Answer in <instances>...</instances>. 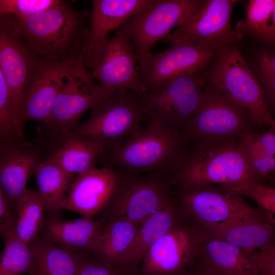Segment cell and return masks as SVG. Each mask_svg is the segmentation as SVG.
I'll use <instances>...</instances> for the list:
<instances>
[{
	"label": "cell",
	"mask_w": 275,
	"mask_h": 275,
	"mask_svg": "<svg viewBox=\"0 0 275 275\" xmlns=\"http://www.w3.org/2000/svg\"><path fill=\"white\" fill-rule=\"evenodd\" d=\"M89 13L62 1L26 17L1 16L0 21L20 37L38 58L62 62L81 57L89 38L86 22Z\"/></svg>",
	"instance_id": "cell-1"
},
{
	"label": "cell",
	"mask_w": 275,
	"mask_h": 275,
	"mask_svg": "<svg viewBox=\"0 0 275 275\" xmlns=\"http://www.w3.org/2000/svg\"><path fill=\"white\" fill-rule=\"evenodd\" d=\"M173 169L175 180L182 189L255 180L242 153L239 138L198 142L190 152L182 154Z\"/></svg>",
	"instance_id": "cell-2"
},
{
	"label": "cell",
	"mask_w": 275,
	"mask_h": 275,
	"mask_svg": "<svg viewBox=\"0 0 275 275\" xmlns=\"http://www.w3.org/2000/svg\"><path fill=\"white\" fill-rule=\"evenodd\" d=\"M208 67L206 84L244 110L254 125L275 127L262 90L237 45L219 50Z\"/></svg>",
	"instance_id": "cell-3"
},
{
	"label": "cell",
	"mask_w": 275,
	"mask_h": 275,
	"mask_svg": "<svg viewBox=\"0 0 275 275\" xmlns=\"http://www.w3.org/2000/svg\"><path fill=\"white\" fill-rule=\"evenodd\" d=\"M181 132L150 120L108 151L109 161L127 174L174 169L182 154Z\"/></svg>",
	"instance_id": "cell-4"
},
{
	"label": "cell",
	"mask_w": 275,
	"mask_h": 275,
	"mask_svg": "<svg viewBox=\"0 0 275 275\" xmlns=\"http://www.w3.org/2000/svg\"><path fill=\"white\" fill-rule=\"evenodd\" d=\"M81 58L85 68L107 97L124 91L141 95L146 90L133 46L118 29L111 38L86 49Z\"/></svg>",
	"instance_id": "cell-5"
},
{
	"label": "cell",
	"mask_w": 275,
	"mask_h": 275,
	"mask_svg": "<svg viewBox=\"0 0 275 275\" xmlns=\"http://www.w3.org/2000/svg\"><path fill=\"white\" fill-rule=\"evenodd\" d=\"M206 68L147 89L138 95L145 118L181 132L186 130L202 101Z\"/></svg>",
	"instance_id": "cell-6"
},
{
	"label": "cell",
	"mask_w": 275,
	"mask_h": 275,
	"mask_svg": "<svg viewBox=\"0 0 275 275\" xmlns=\"http://www.w3.org/2000/svg\"><path fill=\"white\" fill-rule=\"evenodd\" d=\"M91 109L89 118L71 131L95 142L104 151L116 147L134 133L145 118L138 95L131 91L107 97Z\"/></svg>",
	"instance_id": "cell-7"
},
{
	"label": "cell",
	"mask_w": 275,
	"mask_h": 275,
	"mask_svg": "<svg viewBox=\"0 0 275 275\" xmlns=\"http://www.w3.org/2000/svg\"><path fill=\"white\" fill-rule=\"evenodd\" d=\"M201 0H149L118 29L132 44L138 63L151 52L159 40L182 25Z\"/></svg>",
	"instance_id": "cell-8"
},
{
	"label": "cell",
	"mask_w": 275,
	"mask_h": 275,
	"mask_svg": "<svg viewBox=\"0 0 275 275\" xmlns=\"http://www.w3.org/2000/svg\"><path fill=\"white\" fill-rule=\"evenodd\" d=\"M239 0H201L188 18L166 38L172 44L191 43L216 50L237 45L244 36L231 26L233 8Z\"/></svg>",
	"instance_id": "cell-9"
},
{
	"label": "cell",
	"mask_w": 275,
	"mask_h": 275,
	"mask_svg": "<svg viewBox=\"0 0 275 275\" xmlns=\"http://www.w3.org/2000/svg\"><path fill=\"white\" fill-rule=\"evenodd\" d=\"M107 97L85 68L82 58L73 60L62 78L48 128L52 133L72 130L88 109Z\"/></svg>",
	"instance_id": "cell-10"
},
{
	"label": "cell",
	"mask_w": 275,
	"mask_h": 275,
	"mask_svg": "<svg viewBox=\"0 0 275 275\" xmlns=\"http://www.w3.org/2000/svg\"><path fill=\"white\" fill-rule=\"evenodd\" d=\"M249 114L204 83L201 104L186 129L198 142L239 138L253 132Z\"/></svg>",
	"instance_id": "cell-11"
},
{
	"label": "cell",
	"mask_w": 275,
	"mask_h": 275,
	"mask_svg": "<svg viewBox=\"0 0 275 275\" xmlns=\"http://www.w3.org/2000/svg\"><path fill=\"white\" fill-rule=\"evenodd\" d=\"M209 236L201 225L177 223L152 244L142 260L143 275H180L199 256Z\"/></svg>",
	"instance_id": "cell-12"
},
{
	"label": "cell",
	"mask_w": 275,
	"mask_h": 275,
	"mask_svg": "<svg viewBox=\"0 0 275 275\" xmlns=\"http://www.w3.org/2000/svg\"><path fill=\"white\" fill-rule=\"evenodd\" d=\"M218 51L197 44H172L166 50L143 58L138 63L139 75L147 90L204 69Z\"/></svg>",
	"instance_id": "cell-13"
},
{
	"label": "cell",
	"mask_w": 275,
	"mask_h": 275,
	"mask_svg": "<svg viewBox=\"0 0 275 275\" xmlns=\"http://www.w3.org/2000/svg\"><path fill=\"white\" fill-rule=\"evenodd\" d=\"M183 190L181 199L185 209L200 225L235 219L268 222L261 210L252 207L241 195L221 185L201 186Z\"/></svg>",
	"instance_id": "cell-14"
},
{
	"label": "cell",
	"mask_w": 275,
	"mask_h": 275,
	"mask_svg": "<svg viewBox=\"0 0 275 275\" xmlns=\"http://www.w3.org/2000/svg\"><path fill=\"white\" fill-rule=\"evenodd\" d=\"M121 174L118 186L108 204L113 210V219L140 226L171 201L166 186L157 178Z\"/></svg>",
	"instance_id": "cell-15"
},
{
	"label": "cell",
	"mask_w": 275,
	"mask_h": 275,
	"mask_svg": "<svg viewBox=\"0 0 275 275\" xmlns=\"http://www.w3.org/2000/svg\"><path fill=\"white\" fill-rule=\"evenodd\" d=\"M26 45L7 25L0 22V68L9 95L11 117L19 135L24 138L19 114L24 91L38 60Z\"/></svg>",
	"instance_id": "cell-16"
},
{
	"label": "cell",
	"mask_w": 275,
	"mask_h": 275,
	"mask_svg": "<svg viewBox=\"0 0 275 275\" xmlns=\"http://www.w3.org/2000/svg\"><path fill=\"white\" fill-rule=\"evenodd\" d=\"M75 59L62 62L38 59L22 98L19 120L22 127L24 123L30 120L38 121L48 126L62 78L69 65Z\"/></svg>",
	"instance_id": "cell-17"
},
{
	"label": "cell",
	"mask_w": 275,
	"mask_h": 275,
	"mask_svg": "<svg viewBox=\"0 0 275 275\" xmlns=\"http://www.w3.org/2000/svg\"><path fill=\"white\" fill-rule=\"evenodd\" d=\"M121 176V173L109 167H95L77 175L72 181L59 209L69 210L91 219L107 205Z\"/></svg>",
	"instance_id": "cell-18"
},
{
	"label": "cell",
	"mask_w": 275,
	"mask_h": 275,
	"mask_svg": "<svg viewBox=\"0 0 275 275\" xmlns=\"http://www.w3.org/2000/svg\"><path fill=\"white\" fill-rule=\"evenodd\" d=\"M42 159L38 150L24 139L0 141V187L16 214L19 198Z\"/></svg>",
	"instance_id": "cell-19"
},
{
	"label": "cell",
	"mask_w": 275,
	"mask_h": 275,
	"mask_svg": "<svg viewBox=\"0 0 275 275\" xmlns=\"http://www.w3.org/2000/svg\"><path fill=\"white\" fill-rule=\"evenodd\" d=\"M105 227L99 221L84 217L70 221L53 218L44 222L40 237L69 251H93Z\"/></svg>",
	"instance_id": "cell-20"
},
{
	"label": "cell",
	"mask_w": 275,
	"mask_h": 275,
	"mask_svg": "<svg viewBox=\"0 0 275 275\" xmlns=\"http://www.w3.org/2000/svg\"><path fill=\"white\" fill-rule=\"evenodd\" d=\"M53 134L57 137V142L47 158L70 174L78 175L93 169L105 152L98 143L75 135L71 131Z\"/></svg>",
	"instance_id": "cell-21"
},
{
	"label": "cell",
	"mask_w": 275,
	"mask_h": 275,
	"mask_svg": "<svg viewBox=\"0 0 275 275\" xmlns=\"http://www.w3.org/2000/svg\"><path fill=\"white\" fill-rule=\"evenodd\" d=\"M201 226L209 236L244 250H256L274 245L273 226L265 220L235 219Z\"/></svg>",
	"instance_id": "cell-22"
},
{
	"label": "cell",
	"mask_w": 275,
	"mask_h": 275,
	"mask_svg": "<svg viewBox=\"0 0 275 275\" xmlns=\"http://www.w3.org/2000/svg\"><path fill=\"white\" fill-rule=\"evenodd\" d=\"M149 0H94L87 49L108 38Z\"/></svg>",
	"instance_id": "cell-23"
},
{
	"label": "cell",
	"mask_w": 275,
	"mask_h": 275,
	"mask_svg": "<svg viewBox=\"0 0 275 275\" xmlns=\"http://www.w3.org/2000/svg\"><path fill=\"white\" fill-rule=\"evenodd\" d=\"M177 223L175 207L170 201L140 225L121 267L128 268L138 264L148 248Z\"/></svg>",
	"instance_id": "cell-24"
},
{
	"label": "cell",
	"mask_w": 275,
	"mask_h": 275,
	"mask_svg": "<svg viewBox=\"0 0 275 275\" xmlns=\"http://www.w3.org/2000/svg\"><path fill=\"white\" fill-rule=\"evenodd\" d=\"M37 275H77L87 257L63 249L41 237L30 244Z\"/></svg>",
	"instance_id": "cell-25"
},
{
	"label": "cell",
	"mask_w": 275,
	"mask_h": 275,
	"mask_svg": "<svg viewBox=\"0 0 275 275\" xmlns=\"http://www.w3.org/2000/svg\"><path fill=\"white\" fill-rule=\"evenodd\" d=\"M199 256L225 275H257L246 251L210 236L203 243Z\"/></svg>",
	"instance_id": "cell-26"
},
{
	"label": "cell",
	"mask_w": 275,
	"mask_h": 275,
	"mask_svg": "<svg viewBox=\"0 0 275 275\" xmlns=\"http://www.w3.org/2000/svg\"><path fill=\"white\" fill-rule=\"evenodd\" d=\"M245 19L240 20L235 31L257 42L269 46L275 43V1L249 0Z\"/></svg>",
	"instance_id": "cell-27"
},
{
	"label": "cell",
	"mask_w": 275,
	"mask_h": 275,
	"mask_svg": "<svg viewBox=\"0 0 275 275\" xmlns=\"http://www.w3.org/2000/svg\"><path fill=\"white\" fill-rule=\"evenodd\" d=\"M140 226L123 219H113L93 251L97 258L118 268L135 237Z\"/></svg>",
	"instance_id": "cell-28"
},
{
	"label": "cell",
	"mask_w": 275,
	"mask_h": 275,
	"mask_svg": "<svg viewBox=\"0 0 275 275\" xmlns=\"http://www.w3.org/2000/svg\"><path fill=\"white\" fill-rule=\"evenodd\" d=\"M34 173L38 185L37 191L45 211L59 209L73 175L65 172L47 157L41 159Z\"/></svg>",
	"instance_id": "cell-29"
},
{
	"label": "cell",
	"mask_w": 275,
	"mask_h": 275,
	"mask_svg": "<svg viewBox=\"0 0 275 275\" xmlns=\"http://www.w3.org/2000/svg\"><path fill=\"white\" fill-rule=\"evenodd\" d=\"M44 211L37 191L26 187L19 198L16 209L15 233L21 241L30 245L39 237L44 224Z\"/></svg>",
	"instance_id": "cell-30"
},
{
	"label": "cell",
	"mask_w": 275,
	"mask_h": 275,
	"mask_svg": "<svg viewBox=\"0 0 275 275\" xmlns=\"http://www.w3.org/2000/svg\"><path fill=\"white\" fill-rule=\"evenodd\" d=\"M259 83L265 101L272 113L275 109V49L263 45L254 50L245 60Z\"/></svg>",
	"instance_id": "cell-31"
},
{
	"label": "cell",
	"mask_w": 275,
	"mask_h": 275,
	"mask_svg": "<svg viewBox=\"0 0 275 275\" xmlns=\"http://www.w3.org/2000/svg\"><path fill=\"white\" fill-rule=\"evenodd\" d=\"M0 253V275L31 274L36 270L35 257L30 245L14 233L4 240Z\"/></svg>",
	"instance_id": "cell-32"
},
{
	"label": "cell",
	"mask_w": 275,
	"mask_h": 275,
	"mask_svg": "<svg viewBox=\"0 0 275 275\" xmlns=\"http://www.w3.org/2000/svg\"><path fill=\"white\" fill-rule=\"evenodd\" d=\"M240 147L253 178L261 181L275 169V156L269 154L252 132L239 138Z\"/></svg>",
	"instance_id": "cell-33"
},
{
	"label": "cell",
	"mask_w": 275,
	"mask_h": 275,
	"mask_svg": "<svg viewBox=\"0 0 275 275\" xmlns=\"http://www.w3.org/2000/svg\"><path fill=\"white\" fill-rule=\"evenodd\" d=\"M222 186L235 192L242 197L245 196L255 201L264 211L268 222L274 225V188L265 185L260 181L254 180H248L235 185Z\"/></svg>",
	"instance_id": "cell-34"
},
{
	"label": "cell",
	"mask_w": 275,
	"mask_h": 275,
	"mask_svg": "<svg viewBox=\"0 0 275 275\" xmlns=\"http://www.w3.org/2000/svg\"><path fill=\"white\" fill-rule=\"evenodd\" d=\"M61 0H0V16L22 18L60 4Z\"/></svg>",
	"instance_id": "cell-35"
},
{
	"label": "cell",
	"mask_w": 275,
	"mask_h": 275,
	"mask_svg": "<svg viewBox=\"0 0 275 275\" xmlns=\"http://www.w3.org/2000/svg\"><path fill=\"white\" fill-rule=\"evenodd\" d=\"M16 138L23 139L18 134L11 117L9 91L0 68V141Z\"/></svg>",
	"instance_id": "cell-36"
},
{
	"label": "cell",
	"mask_w": 275,
	"mask_h": 275,
	"mask_svg": "<svg viewBox=\"0 0 275 275\" xmlns=\"http://www.w3.org/2000/svg\"><path fill=\"white\" fill-rule=\"evenodd\" d=\"M246 251L254 265L257 275H275L274 245Z\"/></svg>",
	"instance_id": "cell-37"
},
{
	"label": "cell",
	"mask_w": 275,
	"mask_h": 275,
	"mask_svg": "<svg viewBox=\"0 0 275 275\" xmlns=\"http://www.w3.org/2000/svg\"><path fill=\"white\" fill-rule=\"evenodd\" d=\"M16 215L0 187V236L4 240L15 233Z\"/></svg>",
	"instance_id": "cell-38"
},
{
	"label": "cell",
	"mask_w": 275,
	"mask_h": 275,
	"mask_svg": "<svg viewBox=\"0 0 275 275\" xmlns=\"http://www.w3.org/2000/svg\"><path fill=\"white\" fill-rule=\"evenodd\" d=\"M77 275H121L119 268L98 258H87Z\"/></svg>",
	"instance_id": "cell-39"
},
{
	"label": "cell",
	"mask_w": 275,
	"mask_h": 275,
	"mask_svg": "<svg viewBox=\"0 0 275 275\" xmlns=\"http://www.w3.org/2000/svg\"><path fill=\"white\" fill-rule=\"evenodd\" d=\"M194 275H225L209 263L203 261V263Z\"/></svg>",
	"instance_id": "cell-40"
},
{
	"label": "cell",
	"mask_w": 275,
	"mask_h": 275,
	"mask_svg": "<svg viewBox=\"0 0 275 275\" xmlns=\"http://www.w3.org/2000/svg\"><path fill=\"white\" fill-rule=\"evenodd\" d=\"M29 275H37V271L36 270L35 272Z\"/></svg>",
	"instance_id": "cell-41"
}]
</instances>
